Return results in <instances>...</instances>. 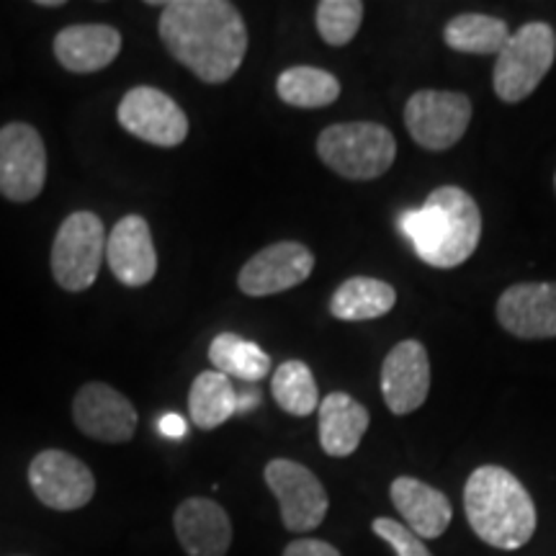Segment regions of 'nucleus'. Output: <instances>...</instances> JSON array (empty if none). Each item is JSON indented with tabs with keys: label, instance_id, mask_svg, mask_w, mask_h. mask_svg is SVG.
I'll return each instance as SVG.
<instances>
[{
	"label": "nucleus",
	"instance_id": "29",
	"mask_svg": "<svg viewBox=\"0 0 556 556\" xmlns=\"http://www.w3.org/2000/svg\"><path fill=\"white\" fill-rule=\"evenodd\" d=\"M283 556H340V552L328 541L319 539H296L283 548Z\"/></svg>",
	"mask_w": 556,
	"mask_h": 556
},
{
	"label": "nucleus",
	"instance_id": "20",
	"mask_svg": "<svg viewBox=\"0 0 556 556\" xmlns=\"http://www.w3.org/2000/svg\"><path fill=\"white\" fill-rule=\"evenodd\" d=\"M319 446L332 458L356 454L368 430V409L345 392L319 400Z\"/></svg>",
	"mask_w": 556,
	"mask_h": 556
},
{
	"label": "nucleus",
	"instance_id": "17",
	"mask_svg": "<svg viewBox=\"0 0 556 556\" xmlns=\"http://www.w3.org/2000/svg\"><path fill=\"white\" fill-rule=\"evenodd\" d=\"M178 544L189 556H225L232 544V523L219 503L206 497H189L173 516Z\"/></svg>",
	"mask_w": 556,
	"mask_h": 556
},
{
	"label": "nucleus",
	"instance_id": "31",
	"mask_svg": "<svg viewBox=\"0 0 556 556\" xmlns=\"http://www.w3.org/2000/svg\"><path fill=\"white\" fill-rule=\"evenodd\" d=\"M258 392H255V384L250 387V392H242L238 394V413H248V409H253L258 405Z\"/></svg>",
	"mask_w": 556,
	"mask_h": 556
},
{
	"label": "nucleus",
	"instance_id": "19",
	"mask_svg": "<svg viewBox=\"0 0 556 556\" xmlns=\"http://www.w3.org/2000/svg\"><path fill=\"white\" fill-rule=\"evenodd\" d=\"M389 497L415 536L438 539L446 533L451 523V500L441 490L420 479L397 477L389 486Z\"/></svg>",
	"mask_w": 556,
	"mask_h": 556
},
{
	"label": "nucleus",
	"instance_id": "18",
	"mask_svg": "<svg viewBox=\"0 0 556 556\" xmlns=\"http://www.w3.org/2000/svg\"><path fill=\"white\" fill-rule=\"evenodd\" d=\"M122 34L106 24L65 26L54 37V58L70 73H99L119 58Z\"/></svg>",
	"mask_w": 556,
	"mask_h": 556
},
{
	"label": "nucleus",
	"instance_id": "7",
	"mask_svg": "<svg viewBox=\"0 0 556 556\" xmlns=\"http://www.w3.org/2000/svg\"><path fill=\"white\" fill-rule=\"evenodd\" d=\"M471 101L458 90H417L405 106V127L420 148L451 150L467 135Z\"/></svg>",
	"mask_w": 556,
	"mask_h": 556
},
{
	"label": "nucleus",
	"instance_id": "12",
	"mask_svg": "<svg viewBox=\"0 0 556 556\" xmlns=\"http://www.w3.org/2000/svg\"><path fill=\"white\" fill-rule=\"evenodd\" d=\"M312 270H315L312 250L302 242L283 240L263 248L240 268L238 287L242 294L253 299L281 294V291H289L307 281Z\"/></svg>",
	"mask_w": 556,
	"mask_h": 556
},
{
	"label": "nucleus",
	"instance_id": "27",
	"mask_svg": "<svg viewBox=\"0 0 556 556\" xmlns=\"http://www.w3.org/2000/svg\"><path fill=\"white\" fill-rule=\"evenodd\" d=\"M317 31L325 45L345 47L356 39L364 21V3L361 0H323L315 11Z\"/></svg>",
	"mask_w": 556,
	"mask_h": 556
},
{
	"label": "nucleus",
	"instance_id": "14",
	"mask_svg": "<svg viewBox=\"0 0 556 556\" xmlns=\"http://www.w3.org/2000/svg\"><path fill=\"white\" fill-rule=\"evenodd\" d=\"M430 392V358L420 340H402L381 366V394L394 415H409L426 405Z\"/></svg>",
	"mask_w": 556,
	"mask_h": 556
},
{
	"label": "nucleus",
	"instance_id": "1",
	"mask_svg": "<svg viewBox=\"0 0 556 556\" xmlns=\"http://www.w3.org/2000/svg\"><path fill=\"white\" fill-rule=\"evenodd\" d=\"M157 29L173 58L212 86L227 83L245 60V18L227 0H170Z\"/></svg>",
	"mask_w": 556,
	"mask_h": 556
},
{
	"label": "nucleus",
	"instance_id": "15",
	"mask_svg": "<svg viewBox=\"0 0 556 556\" xmlns=\"http://www.w3.org/2000/svg\"><path fill=\"white\" fill-rule=\"evenodd\" d=\"M497 319L520 340L556 338V283H516L503 291Z\"/></svg>",
	"mask_w": 556,
	"mask_h": 556
},
{
	"label": "nucleus",
	"instance_id": "6",
	"mask_svg": "<svg viewBox=\"0 0 556 556\" xmlns=\"http://www.w3.org/2000/svg\"><path fill=\"white\" fill-rule=\"evenodd\" d=\"M106 258V229L93 212H75L62 222L52 242V276L65 291H86L96 283Z\"/></svg>",
	"mask_w": 556,
	"mask_h": 556
},
{
	"label": "nucleus",
	"instance_id": "24",
	"mask_svg": "<svg viewBox=\"0 0 556 556\" xmlns=\"http://www.w3.org/2000/svg\"><path fill=\"white\" fill-rule=\"evenodd\" d=\"M276 93L289 106L323 109L340 99V80L328 70L299 65L278 75Z\"/></svg>",
	"mask_w": 556,
	"mask_h": 556
},
{
	"label": "nucleus",
	"instance_id": "23",
	"mask_svg": "<svg viewBox=\"0 0 556 556\" xmlns=\"http://www.w3.org/2000/svg\"><path fill=\"white\" fill-rule=\"evenodd\" d=\"M238 413V389L219 371H204L193 379L189 392V415L193 426L214 430Z\"/></svg>",
	"mask_w": 556,
	"mask_h": 556
},
{
	"label": "nucleus",
	"instance_id": "5",
	"mask_svg": "<svg viewBox=\"0 0 556 556\" xmlns=\"http://www.w3.org/2000/svg\"><path fill=\"white\" fill-rule=\"evenodd\" d=\"M556 60V31L544 21H531L510 34L497 54L492 88L505 103H520L536 93Z\"/></svg>",
	"mask_w": 556,
	"mask_h": 556
},
{
	"label": "nucleus",
	"instance_id": "16",
	"mask_svg": "<svg viewBox=\"0 0 556 556\" xmlns=\"http://www.w3.org/2000/svg\"><path fill=\"white\" fill-rule=\"evenodd\" d=\"M106 261L111 274L124 287H148L157 274V253L150 225L139 214L116 222L106 238Z\"/></svg>",
	"mask_w": 556,
	"mask_h": 556
},
{
	"label": "nucleus",
	"instance_id": "4",
	"mask_svg": "<svg viewBox=\"0 0 556 556\" xmlns=\"http://www.w3.org/2000/svg\"><path fill=\"white\" fill-rule=\"evenodd\" d=\"M317 155L348 180H377L394 165L397 142L377 122L330 124L317 137Z\"/></svg>",
	"mask_w": 556,
	"mask_h": 556
},
{
	"label": "nucleus",
	"instance_id": "11",
	"mask_svg": "<svg viewBox=\"0 0 556 556\" xmlns=\"http://www.w3.org/2000/svg\"><path fill=\"white\" fill-rule=\"evenodd\" d=\"M119 124L131 137L155 148H178L189 137V116L163 90L131 88L119 103Z\"/></svg>",
	"mask_w": 556,
	"mask_h": 556
},
{
	"label": "nucleus",
	"instance_id": "28",
	"mask_svg": "<svg viewBox=\"0 0 556 556\" xmlns=\"http://www.w3.org/2000/svg\"><path fill=\"white\" fill-rule=\"evenodd\" d=\"M371 528L379 539H384L387 544L394 548V554L397 556H433L430 554V548L422 544V539L415 536V533L409 531L405 523H400V520L377 518L371 523Z\"/></svg>",
	"mask_w": 556,
	"mask_h": 556
},
{
	"label": "nucleus",
	"instance_id": "3",
	"mask_svg": "<svg viewBox=\"0 0 556 556\" xmlns=\"http://www.w3.org/2000/svg\"><path fill=\"white\" fill-rule=\"evenodd\" d=\"M464 510L484 544L516 552L536 533V505L516 475L495 464L471 471L464 486Z\"/></svg>",
	"mask_w": 556,
	"mask_h": 556
},
{
	"label": "nucleus",
	"instance_id": "8",
	"mask_svg": "<svg viewBox=\"0 0 556 556\" xmlns=\"http://www.w3.org/2000/svg\"><path fill=\"white\" fill-rule=\"evenodd\" d=\"M268 490L281 507V520L291 533H309L323 526L328 516V492L319 479L291 458H274L263 469Z\"/></svg>",
	"mask_w": 556,
	"mask_h": 556
},
{
	"label": "nucleus",
	"instance_id": "33",
	"mask_svg": "<svg viewBox=\"0 0 556 556\" xmlns=\"http://www.w3.org/2000/svg\"><path fill=\"white\" fill-rule=\"evenodd\" d=\"M554 189H556V176H554Z\"/></svg>",
	"mask_w": 556,
	"mask_h": 556
},
{
	"label": "nucleus",
	"instance_id": "2",
	"mask_svg": "<svg viewBox=\"0 0 556 556\" xmlns=\"http://www.w3.org/2000/svg\"><path fill=\"white\" fill-rule=\"evenodd\" d=\"M400 229L422 263L433 268H456L479 248L482 212L475 197L464 189L441 186L420 208L402 214Z\"/></svg>",
	"mask_w": 556,
	"mask_h": 556
},
{
	"label": "nucleus",
	"instance_id": "13",
	"mask_svg": "<svg viewBox=\"0 0 556 556\" xmlns=\"http://www.w3.org/2000/svg\"><path fill=\"white\" fill-rule=\"evenodd\" d=\"M73 420L93 441L127 443L137 430V409L114 387L88 381L75 394Z\"/></svg>",
	"mask_w": 556,
	"mask_h": 556
},
{
	"label": "nucleus",
	"instance_id": "26",
	"mask_svg": "<svg viewBox=\"0 0 556 556\" xmlns=\"http://www.w3.org/2000/svg\"><path fill=\"white\" fill-rule=\"evenodd\" d=\"M270 394L283 413L307 417L319 407V389L312 368L304 361H287L270 379Z\"/></svg>",
	"mask_w": 556,
	"mask_h": 556
},
{
	"label": "nucleus",
	"instance_id": "32",
	"mask_svg": "<svg viewBox=\"0 0 556 556\" xmlns=\"http://www.w3.org/2000/svg\"><path fill=\"white\" fill-rule=\"evenodd\" d=\"M39 9H60V5H65L62 0H39Z\"/></svg>",
	"mask_w": 556,
	"mask_h": 556
},
{
	"label": "nucleus",
	"instance_id": "22",
	"mask_svg": "<svg viewBox=\"0 0 556 556\" xmlns=\"http://www.w3.org/2000/svg\"><path fill=\"white\" fill-rule=\"evenodd\" d=\"M208 361H212L214 371L245 381V384H258L270 371L268 353L258 343L235 336V332H222L212 340Z\"/></svg>",
	"mask_w": 556,
	"mask_h": 556
},
{
	"label": "nucleus",
	"instance_id": "25",
	"mask_svg": "<svg viewBox=\"0 0 556 556\" xmlns=\"http://www.w3.org/2000/svg\"><path fill=\"white\" fill-rule=\"evenodd\" d=\"M510 34L503 18L486 13H462L448 21L443 39L451 50L464 54H500Z\"/></svg>",
	"mask_w": 556,
	"mask_h": 556
},
{
	"label": "nucleus",
	"instance_id": "30",
	"mask_svg": "<svg viewBox=\"0 0 556 556\" xmlns=\"http://www.w3.org/2000/svg\"><path fill=\"white\" fill-rule=\"evenodd\" d=\"M157 428H160V433H163L165 438H170V441H180V438L189 435V422H186L178 413H168V415L160 417Z\"/></svg>",
	"mask_w": 556,
	"mask_h": 556
},
{
	"label": "nucleus",
	"instance_id": "10",
	"mask_svg": "<svg viewBox=\"0 0 556 556\" xmlns=\"http://www.w3.org/2000/svg\"><path fill=\"white\" fill-rule=\"evenodd\" d=\"M31 492L41 505L70 513L86 507L96 495V477L80 458L60 448H47L29 464Z\"/></svg>",
	"mask_w": 556,
	"mask_h": 556
},
{
	"label": "nucleus",
	"instance_id": "9",
	"mask_svg": "<svg viewBox=\"0 0 556 556\" xmlns=\"http://www.w3.org/2000/svg\"><path fill=\"white\" fill-rule=\"evenodd\" d=\"M45 139L31 124L11 122L0 129V193L16 204L34 201L45 189Z\"/></svg>",
	"mask_w": 556,
	"mask_h": 556
},
{
	"label": "nucleus",
	"instance_id": "21",
	"mask_svg": "<svg viewBox=\"0 0 556 556\" xmlns=\"http://www.w3.org/2000/svg\"><path fill=\"white\" fill-rule=\"evenodd\" d=\"M397 304V291L379 278L353 276L340 283L330 299V315L343 323H366L384 317Z\"/></svg>",
	"mask_w": 556,
	"mask_h": 556
}]
</instances>
